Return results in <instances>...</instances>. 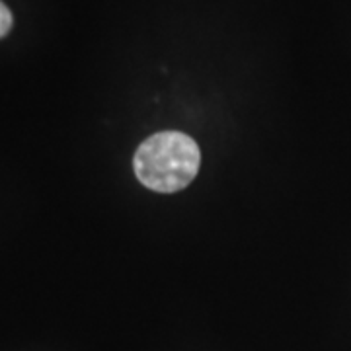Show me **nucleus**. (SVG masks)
<instances>
[{"label":"nucleus","mask_w":351,"mask_h":351,"mask_svg":"<svg viewBox=\"0 0 351 351\" xmlns=\"http://www.w3.org/2000/svg\"><path fill=\"white\" fill-rule=\"evenodd\" d=\"M201 164L197 143L186 133L162 131L149 137L133 156L137 180L145 188L174 193L193 182Z\"/></svg>","instance_id":"nucleus-1"},{"label":"nucleus","mask_w":351,"mask_h":351,"mask_svg":"<svg viewBox=\"0 0 351 351\" xmlns=\"http://www.w3.org/2000/svg\"><path fill=\"white\" fill-rule=\"evenodd\" d=\"M12 12L8 10V6L0 0V38H4L10 29H12Z\"/></svg>","instance_id":"nucleus-2"}]
</instances>
